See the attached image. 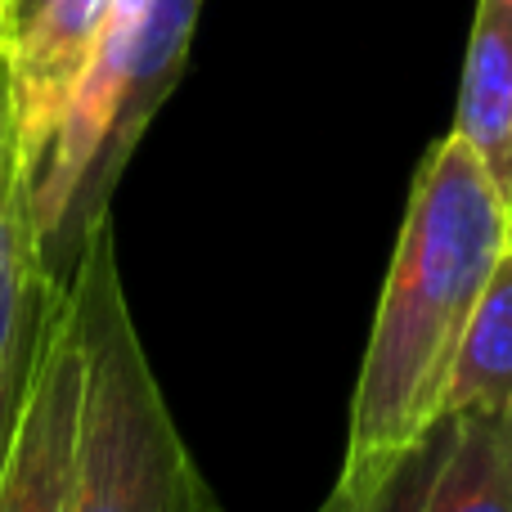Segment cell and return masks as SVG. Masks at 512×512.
I'll list each match as a JSON object with an SVG mask.
<instances>
[{
  "instance_id": "cell-1",
  "label": "cell",
  "mask_w": 512,
  "mask_h": 512,
  "mask_svg": "<svg viewBox=\"0 0 512 512\" xmlns=\"http://www.w3.org/2000/svg\"><path fill=\"white\" fill-rule=\"evenodd\" d=\"M512 239V207L468 140L445 135L409 189L351 396L342 477L378 481L445 414L463 337Z\"/></svg>"
},
{
  "instance_id": "cell-4",
  "label": "cell",
  "mask_w": 512,
  "mask_h": 512,
  "mask_svg": "<svg viewBox=\"0 0 512 512\" xmlns=\"http://www.w3.org/2000/svg\"><path fill=\"white\" fill-rule=\"evenodd\" d=\"M198 14H203V0H153L149 14H144L140 32H135V41H131V54H126V63H122V77H117L104 144H99L95 162H90L77 198H72L59 239L45 252V261H50V270L59 274V279L72 274L77 252H81V243L90 239V230L113 216L117 180H122L140 135L149 131V122L158 117V108L167 104V95L176 90L180 72H185V63H189V41H194Z\"/></svg>"
},
{
  "instance_id": "cell-7",
  "label": "cell",
  "mask_w": 512,
  "mask_h": 512,
  "mask_svg": "<svg viewBox=\"0 0 512 512\" xmlns=\"http://www.w3.org/2000/svg\"><path fill=\"white\" fill-rule=\"evenodd\" d=\"M454 135L472 144L512 207V0H477Z\"/></svg>"
},
{
  "instance_id": "cell-5",
  "label": "cell",
  "mask_w": 512,
  "mask_h": 512,
  "mask_svg": "<svg viewBox=\"0 0 512 512\" xmlns=\"http://www.w3.org/2000/svg\"><path fill=\"white\" fill-rule=\"evenodd\" d=\"M81 436V346L72 301L54 319L23 400L9 459L0 468V512H72Z\"/></svg>"
},
{
  "instance_id": "cell-13",
  "label": "cell",
  "mask_w": 512,
  "mask_h": 512,
  "mask_svg": "<svg viewBox=\"0 0 512 512\" xmlns=\"http://www.w3.org/2000/svg\"><path fill=\"white\" fill-rule=\"evenodd\" d=\"M9 14H14V0H9Z\"/></svg>"
},
{
  "instance_id": "cell-11",
  "label": "cell",
  "mask_w": 512,
  "mask_h": 512,
  "mask_svg": "<svg viewBox=\"0 0 512 512\" xmlns=\"http://www.w3.org/2000/svg\"><path fill=\"white\" fill-rule=\"evenodd\" d=\"M36 5H41V0H14V14H9V36H14L18 27L27 23V14H32Z\"/></svg>"
},
{
  "instance_id": "cell-9",
  "label": "cell",
  "mask_w": 512,
  "mask_h": 512,
  "mask_svg": "<svg viewBox=\"0 0 512 512\" xmlns=\"http://www.w3.org/2000/svg\"><path fill=\"white\" fill-rule=\"evenodd\" d=\"M427 512H512V414H459Z\"/></svg>"
},
{
  "instance_id": "cell-2",
  "label": "cell",
  "mask_w": 512,
  "mask_h": 512,
  "mask_svg": "<svg viewBox=\"0 0 512 512\" xmlns=\"http://www.w3.org/2000/svg\"><path fill=\"white\" fill-rule=\"evenodd\" d=\"M81 346V436L72 512H225L180 436L126 306L113 216L68 274Z\"/></svg>"
},
{
  "instance_id": "cell-6",
  "label": "cell",
  "mask_w": 512,
  "mask_h": 512,
  "mask_svg": "<svg viewBox=\"0 0 512 512\" xmlns=\"http://www.w3.org/2000/svg\"><path fill=\"white\" fill-rule=\"evenodd\" d=\"M113 0H41L27 23L9 36V81H14L18 140L27 167L45 162L63 126L72 95L99 50Z\"/></svg>"
},
{
  "instance_id": "cell-12",
  "label": "cell",
  "mask_w": 512,
  "mask_h": 512,
  "mask_svg": "<svg viewBox=\"0 0 512 512\" xmlns=\"http://www.w3.org/2000/svg\"><path fill=\"white\" fill-rule=\"evenodd\" d=\"M9 45V0H0V50Z\"/></svg>"
},
{
  "instance_id": "cell-3",
  "label": "cell",
  "mask_w": 512,
  "mask_h": 512,
  "mask_svg": "<svg viewBox=\"0 0 512 512\" xmlns=\"http://www.w3.org/2000/svg\"><path fill=\"white\" fill-rule=\"evenodd\" d=\"M68 297V279L50 270L32 212V167L23 158L9 81V45L0 50V468L9 459L36 360Z\"/></svg>"
},
{
  "instance_id": "cell-10",
  "label": "cell",
  "mask_w": 512,
  "mask_h": 512,
  "mask_svg": "<svg viewBox=\"0 0 512 512\" xmlns=\"http://www.w3.org/2000/svg\"><path fill=\"white\" fill-rule=\"evenodd\" d=\"M454 432H459V414H441L378 481H369V486L337 481L319 512H427L436 477L450 459Z\"/></svg>"
},
{
  "instance_id": "cell-8",
  "label": "cell",
  "mask_w": 512,
  "mask_h": 512,
  "mask_svg": "<svg viewBox=\"0 0 512 512\" xmlns=\"http://www.w3.org/2000/svg\"><path fill=\"white\" fill-rule=\"evenodd\" d=\"M445 414H512V239L463 337Z\"/></svg>"
}]
</instances>
